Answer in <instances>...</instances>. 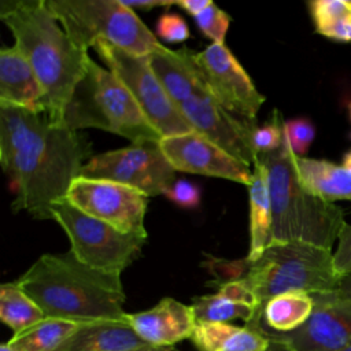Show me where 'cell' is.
I'll list each match as a JSON object with an SVG mask.
<instances>
[{"mask_svg":"<svg viewBox=\"0 0 351 351\" xmlns=\"http://www.w3.org/2000/svg\"><path fill=\"white\" fill-rule=\"evenodd\" d=\"M80 176L103 178L132 186L148 197L165 195L176 181L160 141H138L128 147L92 155Z\"/></svg>","mask_w":351,"mask_h":351,"instance_id":"cell-10","label":"cell"},{"mask_svg":"<svg viewBox=\"0 0 351 351\" xmlns=\"http://www.w3.org/2000/svg\"><path fill=\"white\" fill-rule=\"evenodd\" d=\"M293 167L302 186L322 200H351V173L326 159L292 155Z\"/></svg>","mask_w":351,"mask_h":351,"instance_id":"cell-20","label":"cell"},{"mask_svg":"<svg viewBox=\"0 0 351 351\" xmlns=\"http://www.w3.org/2000/svg\"><path fill=\"white\" fill-rule=\"evenodd\" d=\"M193 60L211 95L228 111L256 121L265 96L225 44H211L195 52Z\"/></svg>","mask_w":351,"mask_h":351,"instance_id":"cell-14","label":"cell"},{"mask_svg":"<svg viewBox=\"0 0 351 351\" xmlns=\"http://www.w3.org/2000/svg\"><path fill=\"white\" fill-rule=\"evenodd\" d=\"M90 158V144L80 132L52 123L45 114L0 104V163L15 195L14 211L52 219V204L66 199Z\"/></svg>","mask_w":351,"mask_h":351,"instance_id":"cell-1","label":"cell"},{"mask_svg":"<svg viewBox=\"0 0 351 351\" xmlns=\"http://www.w3.org/2000/svg\"><path fill=\"white\" fill-rule=\"evenodd\" d=\"M180 112L193 132L204 136L247 166H254L258 155L252 147L256 121L241 118L228 111L204 89L178 106Z\"/></svg>","mask_w":351,"mask_h":351,"instance_id":"cell-13","label":"cell"},{"mask_svg":"<svg viewBox=\"0 0 351 351\" xmlns=\"http://www.w3.org/2000/svg\"><path fill=\"white\" fill-rule=\"evenodd\" d=\"M343 351H351V346H350V347H347V348H346V350H343Z\"/></svg>","mask_w":351,"mask_h":351,"instance_id":"cell-43","label":"cell"},{"mask_svg":"<svg viewBox=\"0 0 351 351\" xmlns=\"http://www.w3.org/2000/svg\"><path fill=\"white\" fill-rule=\"evenodd\" d=\"M155 32L163 41L170 44L184 43L191 36L185 19L176 12L162 14L156 21Z\"/></svg>","mask_w":351,"mask_h":351,"instance_id":"cell-31","label":"cell"},{"mask_svg":"<svg viewBox=\"0 0 351 351\" xmlns=\"http://www.w3.org/2000/svg\"><path fill=\"white\" fill-rule=\"evenodd\" d=\"M191 341L197 351H265L270 344L259 329L218 322H196Z\"/></svg>","mask_w":351,"mask_h":351,"instance_id":"cell-21","label":"cell"},{"mask_svg":"<svg viewBox=\"0 0 351 351\" xmlns=\"http://www.w3.org/2000/svg\"><path fill=\"white\" fill-rule=\"evenodd\" d=\"M348 3H350V5H351V0H348Z\"/></svg>","mask_w":351,"mask_h":351,"instance_id":"cell-44","label":"cell"},{"mask_svg":"<svg viewBox=\"0 0 351 351\" xmlns=\"http://www.w3.org/2000/svg\"><path fill=\"white\" fill-rule=\"evenodd\" d=\"M174 350L173 347H154V346H147V347H141L137 350H132V351H171Z\"/></svg>","mask_w":351,"mask_h":351,"instance_id":"cell-39","label":"cell"},{"mask_svg":"<svg viewBox=\"0 0 351 351\" xmlns=\"http://www.w3.org/2000/svg\"><path fill=\"white\" fill-rule=\"evenodd\" d=\"M292 155L285 137L278 149L258 155L266 169L270 192V243L298 241L332 250L346 222L344 211L302 186Z\"/></svg>","mask_w":351,"mask_h":351,"instance_id":"cell-4","label":"cell"},{"mask_svg":"<svg viewBox=\"0 0 351 351\" xmlns=\"http://www.w3.org/2000/svg\"><path fill=\"white\" fill-rule=\"evenodd\" d=\"M284 143V121L277 110L263 126H256L252 133V147L256 155L273 152Z\"/></svg>","mask_w":351,"mask_h":351,"instance_id":"cell-28","label":"cell"},{"mask_svg":"<svg viewBox=\"0 0 351 351\" xmlns=\"http://www.w3.org/2000/svg\"><path fill=\"white\" fill-rule=\"evenodd\" d=\"M16 284L47 318L88 324L122 321L128 315L121 276L90 269L70 251L41 255Z\"/></svg>","mask_w":351,"mask_h":351,"instance_id":"cell-3","label":"cell"},{"mask_svg":"<svg viewBox=\"0 0 351 351\" xmlns=\"http://www.w3.org/2000/svg\"><path fill=\"white\" fill-rule=\"evenodd\" d=\"M314 308L298 329L277 333L259 322L247 326L259 329L267 337L284 341L291 351H343L351 346V299L339 291L311 293Z\"/></svg>","mask_w":351,"mask_h":351,"instance_id":"cell-12","label":"cell"},{"mask_svg":"<svg viewBox=\"0 0 351 351\" xmlns=\"http://www.w3.org/2000/svg\"><path fill=\"white\" fill-rule=\"evenodd\" d=\"M93 48L128 88L162 138L193 132L154 73L147 55H136L107 43H97Z\"/></svg>","mask_w":351,"mask_h":351,"instance_id":"cell-9","label":"cell"},{"mask_svg":"<svg viewBox=\"0 0 351 351\" xmlns=\"http://www.w3.org/2000/svg\"><path fill=\"white\" fill-rule=\"evenodd\" d=\"M339 245L333 252V266L340 278L351 274V223L344 222L339 233Z\"/></svg>","mask_w":351,"mask_h":351,"instance_id":"cell-34","label":"cell"},{"mask_svg":"<svg viewBox=\"0 0 351 351\" xmlns=\"http://www.w3.org/2000/svg\"><path fill=\"white\" fill-rule=\"evenodd\" d=\"M197 29L213 41V44H223L230 25V16L211 3L207 8L193 16Z\"/></svg>","mask_w":351,"mask_h":351,"instance_id":"cell-27","label":"cell"},{"mask_svg":"<svg viewBox=\"0 0 351 351\" xmlns=\"http://www.w3.org/2000/svg\"><path fill=\"white\" fill-rule=\"evenodd\" d=\"M148 196L132 186L78 176L70 185L66 200L82 213L97 218L123 233L147 234Z\"/></svg>","mask_w":351,"mask_h":351,"instance_id":"cell-11","label":"cell"},{"mask_svg":"<svg viewBox=\"0 0 351 351\" xmlns=\"http://www.w3.org/2000/svg\"><path fill=\"white\" fill-rule=\"evenodd\" d=\"M347 110H348V117H350V122H351V100L347 103ZM351 137V133H350Z\"/></svg>","mask_w":351,"mask_h":351,"instance_id":"cell-42","label":"cell"},{"mask_svg":"<svg viewBox=\"0 0 351 351\" xmlns=\"http://www.w3.org/2000/svg\"><path fill=\"white\" fill-rule=\"evenodd\" d=\"M160 147L176 171L225 178L250 185L252 170L197 132L163 137Z\"/></svg>","mask_w":351,"mask_h":351,"instance_id":"cell-15","label":"cell"},{"mask_svg":"<svg viewBox=\"0 0 351 351\" xmlns=\"http://www.w3.org/2000/svg\"><path fill=\"white\" fill-rule=\"evenodd\" d=\"M211 3H213L211 0H176L174 5L182 8L193 18L195 15L202 12L204 8H207Z\"/></svg>","mask_w":351,"mask_h":351,"instance_id":"cell-36","label":"cell"},{"mask_svg":"<svg viewBox=\"0 0 351 351\" xmlns=\"http://www.w3.org/2000/svg\"><path fill=\"white\" fill-rule=\"evenodd\" d=\"M269 340H270V344L265 351H291V348L284 341L273 337H269Z\"/></svg>","mask_w":351,"mask_h":351,"instance_id":"cell-38","label":"cell"},{"mask_svg":"<svg viewBox=\"0 0 351 351\" xmlns=\"http://www.w3.org/2000/svg\"><path fill=\"white\" fill-rule=\"evenodd\" d=\"M307 7L315 33L322 32L351 12L348 0H313L307 3Z\"/></svg>","mask_w":351,"mask_h":351,"instance_id":"cell-29","label":"cell"},{"mask_svg":"<svg viewBox=\"0 0 351 351\" xmlns=\"http://www.w3.org/2000/svg\"><path fill=\"white\" fill-rule=\"evenodd\" d=\"M192 308L196 322H218L230 324L233 319L250 322L255 315V308L232 302L219 293L203 295L193 298Z\"/></svg>","mask_w":351,"mask_h":351,"instance_id":"cell-26","label":"cell"},{"mask_svg":"<svg viewBox=\"0 0 351 351\" xmlns=\"http://www.w3.org/2000/svg\"><path fill=\"white\" fill-rule=\"evenodd\" d=\"M337 291H339L343 296L351 299V274H348V276H346V277L341 278Z\"/></svg>","mask_w":351,"mask_h":351,"instance_id":"cell-37","label":"cell"},{"mask_svg":"<svg viewBox=\"0 0 351 351\" xmlns=\"http://www.w3.org/2000/svg\"><path fill=\"white\" fill-rule=\"evenodd\" d=\"M0 104L45 114L44 89L33 67L15 45L0 49Z\"/></svg>","mask_w":351,"mask_h":351,"instance_id":"cell-17","label":"cell"},{"mask_svg":"<svg viewBox=\"0 0 351 351\" xmlns=\"http://www.w3.org/2000/svg\"><path fill=\"white\" fill-rule=\"evenodd\" d=\"M284 137L293 155L304 156L314 141L315 128L307 118H293L287 122L284 121Z\"/></svg>","mask_w":351,"mask_h":351,"instance_id":"cell-30","label":"cell"},{"mask_svg":"<svg viewBox=\"0 0 351 351\" xmlns=\"http://www.w3.org/2000/svg\"><path fill=\"white\" fill-rule=\"evenodd\" d=\"M121 3L133 11H149L156 7L174 5L176 0H121Z\"/></svg>","mask_w":351,"mask_h":351,"instance_id":"cell-35","label":"cell"},{"mask_svg":"<svg viewBox=\"0 0 351 351\" xmlns=\"http://www.w3.org/2000/svg\"><path fill=\"white\" fill-rule=\"evenodd\" d=\"M80 325L71 321L45 318L14 335L7 343L16 351H55Z\"/></svg>","mask_w":351,"mask_h":351,"instance_id":"cell-25","label":"cell"},{"mask_svg":"<svg viewBox=\"0 0 351 351\" xmlns=\"http://www.w3.org/2000/svg\"><path fill=\"white\" fill-rule=\"evenodd\" d=\"M343 166L351 173V148L343 155Z\"/></svg>","mask_w":351,"mask_h":351,"instance_id":"cell-40","label":"cell"},{"mask_svg":"<svg viewBox=\"0 0 351 351\" xmlns=\"http://www.w3.org/2000/svg\"><path fill=\"white\" fill-rule=\"evenodd\" d=\"M0 19L33 67L45 93V115L62 125L64 108L89 60L49 10L47 0H3Z\"/></svg>","mask_w":351,"mask_h":351,"instance_id":"cell-2","label":"cell"},{"mask_svg":"<svg viewBox=\"0 0 351 351\" xmlns=\"http://www.w3.org/2000/svg\"><path fill=\"white\" fill-rule=\"evenodd\" d=\"M73 43L84 51L107 43L136 55H149L159 44L136 12L121 0H47Z\"/></svg>","mask_w":351,"mask_h":351,"instance_id":"cell-7","label":"cell"},{"mask_svg":"<svg viewBox=\"0 0 351 351\" xmlns=\"http://www.w3.org/2000/svg\"><path fill=\"white\" fill-rule=\"evenodd\" d=\"M163 196L178 207L196 208L200 204L202 191L199 185L192 181L176 180Z\"/></svg>","mask_w":351,"mask_h":351,"instance_id":"cell-32","label":"cell"},{"mask_svg":"<svg viewBox=\"0 0 351 351\" xmlns=\"http://www.w3.org/2000/svg\"><path fill=\"white\" fill-rule=\"evenodd\" d=\"M56 221L70 240V252L90 269L121 276L143 251L147 234L123 233L114 226L93 218L66 199L51 207Z\"/></svg>","mask_w":351,"mask_h":351,"instance_id":"cell-8","label":"cell"},{"mask_svg":"<svg viewBox=\"0 0 351 351\" xmlns=\"http://www.w3.org/2000/svg\"><path fill=\"white\" fill-rule=\"evenodd\" d=\"M126 319L81 324L55 351H132L147 347Z\"/></svg>","mask_w":351,"mask_h":351,"instance_id":"cell-19","label":"cell"},{"mask_svg":"<svg viewBox=\"0 0 351 351\" xmlns=\"http://www.w3.org/2000/svg\"><path fill=\"white\" fill-rule=\"evenodd\" d=\"M128 321L137 336L154 347H173L191 339L196 326L192 306L173 298H163L148 310L128 313Z\"/></svg>","mask_w":351,"mask_h":351,"instance_id":"cell-16","label":"cell"},{"mask_svg":"<svg viewBox=\"0 0 351 351\" xmlns=\"http://www.w3.org/2000/svg\"><path fill=\"white\" fill-rule=\"evenodd\" d=\"M193 53L195 51L188 48L173 51L159 43L147 55L154 73L177 107L191 96L208 89L193 60Z\"/></svg>","mask_w":351,"mask_h":351,"instance_id":"cell-18","label":"cell"},{"mask_svg":"<svg viewBox=\"0 0 351 351\" xmlns=\"http://www.w3.org/2000/svg\"><path fill=\"white\" fill-rule=\"evenodd\" d=\"M254 292L261 315L262 306L280 293L333 292L341 278L333 266L332 250L307 243H270L256 261L244 258L241 278Z\"/></svg>","mask_w":351,"mask_h":351,"instance_id":"cell-6","label":"cell"},{"mask_svg":"<svg viewBox=\"0 0 351 351\" xmlns=\"http://www.w3.org/2000/svg\"><path fill=\"white\" fill-rule=\"evenodd\" d=\"M0 351H16L15 348H12L8 343H3L0 347Z\"/></svg>","mask_w":351,"mask_h":351,"instance_id":"cell-41","label":"cell"},{"mask_svg":"<svg viewBox=\"0 0 351 351\" xmlns=\"http://www.w3.org/2000/svg\"><path fill=\"white\" fill-rule=\"evenodd\" d=\"M250 202V250L245 256L256 261L270 244L271 203L267 184V173L263 163L256 159L252 166V178L248 185Z\"/></svg>","mask_w":351,"mask_h":351,"instance_id":"cell-22","label":"cell"},{"mask_svg":"<svg viewBox=\"0 0 351 351\" xmlns=\"http://www.w3.org/2000/svg\"><path fill=\"white\" fill-rule=\"evenodd\" d=\"M171 351H177V350H171Z\"/></svg>","mask_w":351,"mask_h":351,"instance_id":"cell-45","label":"cell"},{"mask_svg":"<svg viewBox=\"0 0 351 351\" xmlns=\"http://www.w3.org/2000/svg\"><path fill=\"white\" fill-rule=\"evenodd\" d=\"M62 125L75 132L101 129L132 143L162 140L121 80L92 58L64 108Z\"/></svg>","mask_w":351,"mask_h":351,"instance_id":"cell-5","label":"cell"},{"mask_svg":"<svg viewBox=\"0 0 351 351\" xmlns=\"http://www.w3.org/2000/svg\"><path fill=\"white\" fill-rule=\"evenodd\" d=\"M0 318L14 335H18L47 317L40 306L14 281L0 287Z\"/></svg>","mask_w":351,"mask_h":351,"instance_id":"cell-24","label":"cell"},{"mask_svg":"<svg viewBox=\"0 0 351 351\" xmlns=\"http://www.w3.org/2000/svg\"><path fill=\"white\" fill-rule=\"evenodd\" d=\"M217 293H219L221 296H223L232 302L250 306V307L255 308V313L259 311V303H258L254 292L243 280L217 284Z\"/></svg>","mask_w":351,"mask_h":351,"instance_id":"cell-33","label":"cell"},{"mask_svg":"<svg viewBox=\"0 0 351 351\" xmlns=\"http://www.w3.org/2000/svg\"><path fill=\"white\" fill-rule=\"evenodd\" d=\"M314 299L311 293L292 291L269 299L261 308V326L277 333H288L300 328L311 315ZM252 324V322H251Z\"/></svg>","mask_w":351,"mask_h":351,"instance_id":"cell-23","label":"cell"}]
</instances>
